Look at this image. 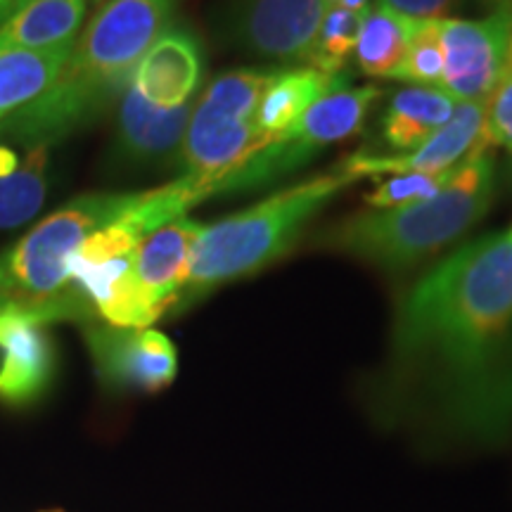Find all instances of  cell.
I'll list each match as a JSON object with an SVG mask.
<instances>
[{"mask_svg":"<svg viewBox=\"0 0 512 512\" xmlns=\"http://www.w3.org/2000/svg\"><path fill=\"white\" fill-rule=\"evenodd\" d=\"M48 190V147H31L15 174L0 178V228L34 219Z\"/></svg>","mask_w":512,"mask_h":512,"instance_id":"cell-21","label":"cell"},{"mask_svg":"<svg viewBox=\"0 0 512 512\" xmlns=\"http://www.w3.org/2000/svg\"><path fill=\"white\" fill-rule=\"evenodd\" d=\"M496 185V157L477 145L437 195L406 207L358 211L325 230L318 245L382 271H408L465 238L489 211Z\"/></svg>","mask_w":512,"mask_h":512,"instance_id":"cell-3","label":"cell"},{"mask_svg":"<svg viewBox=\"0 0 512 512\" xmlns=\"http://www.w3.org/2000/svg\"><path fill=\"white\" fill-rule=\"evenodd\" d=\"M55 349L46 323L17 306H0V403L22 408L48 392Z\"/></svg>","mask_w":512,"mask_h":512,"instance_id":"cell-10","label":"cell"},{"mask_svg":"<svg viewBox=\"0 0 512 512\" xmlns=\"http://www.w3.org/2000/svg\"><path fill=\"white\" fill-rule=\"evenodd\" d=\"M86 342L95 370L114 389L155 394L176 380L178 354L164 332L102 323L86 330Z\"/></svg>","mask_w":512,"mask_h":512,"instance_id":"cell-8","label":"cell"},{"mask_svg":"<svg viewBox=\"0 0 512 512\" xmlns=\"http://www.w3.org/2000/svg\"><path fill=\"white\" fill-rule=\"evenodd\" d=\"M339 79L332 74L318 72L313 67L287 69V72H275L273 81L261 95L259 107L254 114L256 131L264 136L268 143L280 138L297 121L320 95H325Z\"/></svg>","mask_w":512,"mask_h":512,"instance_id":"cell-18","label":"cell"},{"mask_svg":"<svg viewBox=\"0 0 512 512\" xmlns=\"http://www.w3.org/2000/svg\"><path fill=\"white\" fill-rule=\"evenodd\" d=\"M389 8L411 19H446L456 0H382Z\"/></svg>","mask_w":512,"mask_h":512,"instance_id":"cell-26","label":"cell"},{"mask_svg":"<svg viewBox=\"0 0 512 512\" xmlns=\"http://www.w3.org/2000/svg\"><path fill=\"white\" fill-rule=\"evenodd\" d=\"M202 223L181 219L152 230L133 249V283L152 323L171 311L188 283L192 249L202 233Z\"/></svg>","mask_w":512,"mask_h":512,"instance_id":"cell-12","label":"cell"},{"mask_svg":"<svg viewBox=\"0 0 512 512\" xmlns=\"http://www.w3.org/2000/svg\"><path fill=\"white\" fill-rule=\"evenodd\" d=\"M366 12V10H363ZM363 12H351L342 8H328L313 41L311 53L306 57V64L318 72L337 76L344 69V64L356 50L358 31H361Z\"/></svg>","mask_w":512,"mask_h":512,"instance_id":"cell-22","label":"cell"},{"mask_svg":"<svg viewBox=\"0 0 512 512\" xmlns=\"http://www.w3.org/2000/svg\"><path fill=\"white\" fill-rule=\"evenodd\" d=\"M413 27L415 19L399 15L382 0L366 8L354 50L361 74L389 79L406 55Z\"/></svg>","mask_w":512,"mask_h":512,"instance_id":"cell-20","label":"cell"},{"mask_svg":"<svg viewBox=\"0 0 512 512\" xmlns=\"http://www.w3.org/2000/svg\"><path fill=\"white\" fill-rule=\"evenodd\" d=\"M138 197L140 192L83 195L31 228L0 256V306L34 313L46 325L91 318V304L69 280V261L88 235L117 221Z\"/></svg>","mask_w":512,"mask_h":512,"instance_id":"cell-5","label":"cell"},{"mask_svg":"<svg viewBox=\"0 0 512 512\" xmlns=\"http://www.w3.org/2000/svg\"><path fill=\"white\" fill-rule=\"evenodd\" d=\"M72 50H0V119L46 95L62 76Z\"/></svg>","mask_w":512,"mask_h":512,"instance_id":"cell-19","label":"cell"},{"mask_svg":"<svg viewBox=\"0 0 512 512\" xmlns=\"http://www.w3.org/2000/svg\"><path fill=\"white\" fill-rule=\"evenodd\" d=\"M325 10V0H247L235 31L249 53L278 62H306Z\"/></svg>","mask_w":512,"mask_h":512,"instance_id":"cell-13","label":"cell"},{"mask_svg":"<svg viewBox=\"0 0 512 512\" xmlns=\"http://www.w3.org/2000/svg\"><path fill=\"white\" fill-rule=\"evenodd\" d=\"M484 105L482 102H460L453 117L439 128L430 140L401 155H373L358 152L344 159L337 169L354 181L361 176H396V174H444L465 162L482 140Z\"/></svg>","mask_w":512,"mask_h":512,"instance_id":"cell-11","label":"cell"},{"mask_svg":"<svg viewBox=\"0 0 512 512\" xmlns=\"http://www.w3.org/2000/svg\"><path fill=\"white\" fill-rule=\"evenodd\" d=\"M456 102L437 86L401 88L389 100L382 119V138L396 155L411 152L430 140L453 117Z\"/></svg>","mask_w":512,"mask_h":512,"instance_id":"cell-17","label":"cell"},{"mask_svg":"<svg viewBox=\"0 0 512 512\" xmlns=\"http://www.w3.org/2000/svg\"><path fill=\"white\" fill-rule=\"evenodd\" d=\"M380 98L382 91L377 86L349 88L347 81L339 76L335 86L320 95L283 136L275 138L271 145L256 152L240 171L228 176L221 185V192L259 188L304 166L323 147L356 136L363 128L370 107Z\"/></svg>","mask_w":512,"mask_h":512,"instance_id":"cell-6","label":"cell"},{"mask_svg":"<svg viewBox=\"0 0 512 512\" xmlns=\"http://www.w3.org/2000/svg\"><path fill=\"white\" fill-rule=\"evenodd\" d=\"M479 145H501L512 152V67H503L501 79L484 102V128Z\"/></svg>","mask_w":512,"mask_h":512,"instance_id":"cell-25","label":"cell"},{"mask_svg":"<svg viewBox=\"0 0 512 512\" xmlns=\"http://www.w3.org/2000/svg\"><path fill=\"white\" fill-rule=\"evenodd\" d=\"M266 145L271 143L256 131L254 119L240 117L226 107L200 98L192 107L178 164L183 166V176L211 183L219 195L221 183L240 171Z\"/></svg>","mask_w":512,"mask_h":512,"instance_id":"cell-9","label":"cell"},{"mask_svg":"<svg viewBox=\"0 0 512 512\" xmlns=\"http://www.w3.org/2000/svg\"><path fill=\"white\" fill-rule=\"evenodd\" d=\"M479 3L486 5V8H494V10L512 8V0H479Z\"/></svg>","mask_w":512,"mask_h":512,"instance_id":"cell-29","label":"cell"},{"mask_svg":"<svg viewBox=\"0 0 512 512\" xmlns=\"http://www.w3.org/2000/svg\"><path fill=\"white\" fill-rule=\"evenodd\" d=\"M505 67H512V31H510V43H508V55H505Z\"/></svg>","mask_w":512,"mask_h":512,"instance_id":"cell-30","label":"cell"},{"mask_svg":"<svg viewBox=\"0 0 512 512\" xmlns=\"http://www.w3.org/2000/svg\"><path fill=\"white\" fill-rule=\"evenodd\" d=\"M451 171H444V174H396L377 178L375 188L366 195V202L373 209H394L427 200V197L437 195L444 188Z\"/></svg>","mask_w":512,"mask_h":512,"instance_id":"cell-24","label":"cell"},{"mask_svg":"<svg viewBox=\"0 0 512 512\" xmlns=\"http://www.w3.org/2000/svg\"><path fill=\"white\" fill-rule=\"evenodd\" d=\"M19 169V157L15 150H10V147L0 145V178L15 174Z\"/></svg>","mask_w":512,"mask_h":512,"instance_id":"cell-27","label":"cell"},{"mask_svg":"<svg viewBox=\"0 0 512 512\" xmlns=\"http://www.w3.org/2000/svg\"><path fill=\"white\" fill-rule=\"evenodd\" d=\"M444 76V50L439 38V19H415L411 43L399 67L389 79L411 86H441Z\"/></svg>","mask_w":512,"mask_h":512,"instance_id":"cell-23","label":"cell"},{"mask_svg":"<svg viewBox=\"0 0 512 512\" xmlns=\"http://www.w3.org/2000/svg\"><path fill=\"white\" fill-rule=\"evenodd\" d=\"M202 46L190 31L166 29L133 69L131 86L159 110L188 105L202 81Z\"/></svg>","mask_w":512,"mask_h":512,"instance_id":"cell-14","label":"cell"},{"mask_svg":"<svg viewBox=\"0 0 512 512\" xmlns=\"http://www.w3.org/2000/svg\"><path fill=\"white\" fill-rule=\"evenodd\" d=\"M174 0H107L95 12L57 83L15 112L5 133L29 147H48L131 83L133 69L169 29Z\"/></svg>","mask_w":512,"mask_h":512,"instance_id":"cell-2","label":"cell"},{"mask_svg":"<svg viewBox=\"0 0 512 512\" xmlns=\"http://www.w3.org/2000/svg\"><path fill=\"white\" fill-rule=\"evenodd\" d=\"M351 183L354 178L335 169L275 192L214 226H204L192 249L188 283L178 302L190 306L216 287L249 278L283 259L313 216Z\"/></svg>","mask_w":512,"mask_h":512,"instance_id":"cell-4","label":"cell"},{"mask_svg":"<svg viewBox=\"0 0 512 512\" xmlns=\"http://www.w3.org/2000/svg\"><path fill=\"white\" fill-rule=\"evenodd\" d=\"M88 0H31L0 27V50L74 48Z\"/></svg>","mask_w":512,"mask_h":512,"instance_id":"cell-16","label":"cell"},{"mask_svg":"<svg viewBox=\"0 0 512 512\" xmlns=\"http://www.w3.org/2000/svg\"><path fill=\"white\" fill-rule=\"evenodd\" d=\"M328 8H342L351 12H363L368 8V0H325Z\"/></svg>","mask_w":512,"mask_h":512,"instance_id":"cell-28","label":"cell"},{"mask_svg":"<svg viewBox=\"0 0 512 512\" xmlns=\"http://www.w3.org/2000/svg\"><path fill=\"white\" fill-rule=\"evenodd\" d=\"M192 105L159 110L128 83L117 114V150L133 164L178 162Z\"/></svg>","mask_w":512,"mask_h":512,"instance_id":"cell-15","label":"cell"},{"mask_svg":"<svg viewBox=\"0 0 512 512\" xmlns=\"http://www.w3.org/2000/svg\"><path fill=\"white\" fill-rule=\"evenodd\" d=\"M512 31V8L494 10L484 19H439L444 50L441 91L456 102L489 100L505 67Z\"/></svg>","mask_w":512,"mask_h":512,"instance_id":"cell-7","label":"cell"},{"mask_svg":"<svg viewBox=\"0 0 512 512\" xmlns=\"http://www.w3.org/2000/svg\"><path fill=\"white\" fill-rule=\"evenodd\" d=\"M384 408L467 444L512 432V226L456 249L401 299Z\"/></svg>","mask_w":512,"mask_h":512,"instance_id":"cell-1","label":"cell"}]
</instances>
